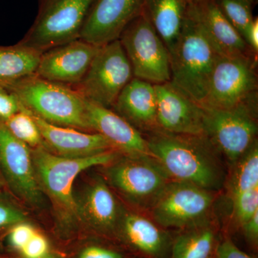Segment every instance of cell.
Here are the masks:
<instances>
[{"instance_id": "2e32d148", "label": "cell", "mask_w": 258, "mask_h": 258, "mask_svg": "<svg viewBox=\"0 0 258 258\" xmlns=\"http://www.w3.org/2000/svg\"><path fill=\"white\" fill-rule=\"evenodd\" d=\"M114 236L139 258H170L174 235L142 214L120 218Z\"/></svg>"}, {"instance_id": "9c48e42d", "label": "cell", "mask_w": 258, "mask_h": 258, "mask_svg": "<svg viewBox=\"0 0 258 258\" xmlns=\"http://www.w3.org/2000/svg\"><path fill=\"white\" fill-rule=\"evenodd\" d=\"M133 78L132 66L117 40L99 47L82 81L73 88L87 101L111 109Z\"/></svg>"}, {"instance_id": "f546056e", "label": "cell", "mask_w": 258, "mask_h": 258, "mask_svg": "<svg viewBox=\"0 0 258 258\" xmlns=\"http://www.w3.org/2000/svg\"><path fill=\"white\" fill-rule=\"evenodd\" d=\"M78 258H128L126 253L119 249L101 244H89L83 247Z\"/></svg>"}, {"instance_id": "5bb4252c", "label": "cell", "mask_w": 258, "mask_h": 258, "mask_svg": "<svg viewBox=\"0 0 258 258\" xmlns=\"http://www.w3.org/2000/svg\"><path fill=\"white\" fill-rule=\"evenodd\" d=\"M154 86L159 130L171 134L205 136V113L201 105L170 81Z\"/></svg>"}, {"instance_id": "74e56055", "label": "cell", "mask_w": 258, "mask_h": 258, "mask_svg": "<svg viewBox=\"0 0 258 258\" xmlns=\"http://www.w3.org/2000/svg\"><path fill=\"white\" fill-rule=\"evenodd\" d=\"M186 3H188V5L193 4V3H196V2L199 1V0H186Z\"/></svg>"}, {"instance_id": "8992f818", "label": "cell", "mask_w": 258, "mask_h": 258, "mask_svg": "<svg viewBox=\"0 0 258 258\" xmlns=\"http://www.w3.org/2000/svg\"><path fill=\"white\" fill-rule=\"evenodd\" d=\"M94 0H38L35 21L21 42L44 52L80 38Z\"/></svg>"}, {"instance_id": "3957f363", "label": "cell", "mask_w": 258, "mask_h": 258, "mask_svg": "<svg viewBox=\"0 0 258 258\" xmlns=\"http://www.w3.org/2000/svg\"><path fill=\"white\" fill-rule=\"evenodd\" d=\"M218 56L198 24L186 13L179 41L170 54V82L203 104Z\"/></svg>"}, {"instance_id": "1f68e13d", "label": "cell", "mask_w": 258, "mask_h": 258, "mask_svg": "<svg viewBox=\"0 0 258 258\" xmlns=\"http://www.w3.org/2000/svg\"><path fill=\"white\" fill-rule=\"evenodd\" d=\"M25 258H39L49 252V244L43 235L36 232L20 251Z\"/></svg>"}, {"instance_id": "ba28073f", "label": "cell", "mask_w": 258, "mask_h": 258, "mask_svg": "<svg viewBox=\"0 0 258 258\" xmlns=\"http://www.w3.org/2000/svg\"><path fill=\"white\" fill-rule=\"evenodd\" d=\"M118 40L134 78L154 85L171 81L169 50L144 12L129 23Z\"/></svg>"}, {"instance_id": "f1b7e54d", "label": "cell", "mask_w": 258, "mask_h": 258, "mask_svg": "<svg viewBox=\"0 0 258 258\" xmlns=\"http://www.w3.org/2000/svg\"><path fill=\"white\" fill-rule=\"evenodd\" d=\"M21 109L18 97L8 88L0 86V121H6Z\"/></svg>"}, {"instance_id": "cb8c5ba5", "label": "cell", "mask_w": 258, "mask_h": 258, "mask_svg": "<svg viewBox=\"0 0 258 258\" xmlns=\"http://www.w3.org/2000/svg\"><path fill=\"white\" fill-rule=\"evenodd\" d=\"M43 52L21 42L0 46V86H7L36 74Z\"/></svg>"}, {"instance_id": "8d00e7d4", "label": "cell", "mask_w": 258, "mask_h": 258, "mask_svg": "<svg viewBox=\"0 0 258 258\" xmlns=\"http://www.w3.org/2000/svg\"><path fill=\"white\" fill-rule=\"evenodd\" d=\"M39 258H61L60 256L58 255V254H55V253H50V252H48V253L45 254V255L42 256V257H40Z\"/></svg>"}, {"instance_id": "6da1fadb", "label": "cell", "mask_w": 258, "mask_h": 258, "mask_svg": "<svg viewBox=\"0 0 258 258\" xmlns=\"http://www.w3.org/2000/svg\"><path fill=\"white\" fill-rule=\"evenodd\" d=\"M145 137L151 154L171 180L191 183L214 192L225 186L227 178L222 156L208 137L161 130Z\"/></svg>"}, {"instance_id": "d4e9b609", "label": "cell", "mask_w": 258, "mask_h": 258, "mask_svg": "<svg viewBox=\"0 0 258 258\" xmlns=\"http://www.w3.org/2000/svg\"><path fill=\"white\" fill-rule=\"evenodd\" d=\"M231 169L225 183L231 200L244 191L258 187L257 139Z\"/></svg>"}, {"instance_id": "ac0fdd59", "label": "cell", "mask_w": 258, "mask_h": 258, "mask_svg": "<svg viewBox=\"0 0 258 258\" xmlns=\"http://www.w3.org/2000/svg\"><path fill=\"white\" fill-rule=\"evenodd\" d=\"M90 130L101 134L113 147L127 155H151L145 136L110 108L86 100Z\"/></svg>"}, {"instance_id": "7a4b0ae2", "label": "cell", "mask_w": 258, "mask_h": 258, "mask_svg": "<svg viewBox=\"0 0 258 258\" xmlns=\"http://www.w3.org/2000/svg\"><path fill=\"white\" fill-rule=\"evenodd\" d=\"M5 88L16 95L22 106L48 123L91 131L86 118V100L74 88L36 74Z\"/></svg>"}, {"instance_id": "f35d334b", "label": "cell", "mask_w": 258, "mask_h": 258, "mask_svg": "<svg viewBox=\"0 0 258 258\" xmlns=\"http://www.w3.org/2000/svg\"><path fill=\"white\" fill-rule=\"evenodd\" d=\"M1 173H0V185L2 184V178H1Z\"/></svg>"}, {"instance_id": "d590c367", "label": "cell", "mask_w": 258, "mask_h": 258, "mask_svg": "<svg viewBox=\"0 0 258 258\" xmlns=\"http://www.w3.org/2000/svg\"><path fill=\"white\" fill-rule=\"evenodd\" d=\"M244 41L247 44L254 55L258 52V18L254 17V20L246 30L243 37Z\"/></svg>"}, {"instance_id": "277c9868", "label": "cell", "mask_w": 258, "mask_h": 258, "mask_svg": "<svg viewBox=\"0 0 258 258\" xmlns=\"http://www.w3.org/2000/svg\"><path fill=\"white\" fill-rule=\"evenodd\" d=\"M38 183L48 194L64 220L76 221L81 210L74 196V183L80 173L96 166H106L120 152L111 150L91 157L67 158L52 154L43 147L31 151Z\"/></svg>"}, {"instance_id": "484cf974", "label": "cell", "mask_w": 258, "mask_h": 258, "mask_svg": "<svg viewBox=\"0 0 258 258\" xmlns=\"http://www.w3.org/2000/svg\"><path fill=\"white\" fill-rule=\"evenodd\" d=\"M3 123L15 138L28 147L34 149L39 147L46 149L40 130L31 113L22 105L20 111Z\"/></svg>"}, {"instance_id": "ffe728a7", "label": "cell", "mask_w": 258, "mask_h": 258, "mask_svg": "<svg viewBox=\"0 0 258 258\" xmlns=\"http://www.w3.org/2000/svg\"><path fill=\"white\" fill-rule=\"evenodd\" d=\"M157 106L155 86L133 78L120 93L112 108L145 136L159 130Z\"/></svg>"}, {"instance_id": "30bf717a", "label": "cell", "mask_w": 258, "mask_h": 258, "mask_svg": "<svg viewBox=\"0 0 258 258\" xmlns=\"http://www.w3.org/2000/svg\"><path fill=\"white\" fill-rule=\"evenodd\" d=\"M257 56H218L202 106L228 109L257 98Z\"/></svg>"}, {"instance_id": "83f0119b", "label": "cell", "mask_w": 258, "mask_h": 258, "mask_svg": "<svg viewBox=\"0 0 258 258\" xmlns=\"http://www.w3.org/2000/svg\"><path fill=\"white\" fill-rule=\"evenodd\" d=\"M231 202L234 222L237 227L241 228L258 212V187L240 194Z\"/></svg>"}, {"instance_id": "8fae6325", "label": "cell", "mask_w": 258, "mask_h": 258, "mask_svg": "<svg viewBox=\"0 0 258 258\" xmlns=\"http://www.w3.org/2000/svg\"><path fill=\"white\" fill-rule=\"evenodd\" d=\"M215 193L198 185L171 180L149 212L166 230H182L210 218Z\"/></svg>"}, {"instance_id": "d6a6232c", "label": "cell", "mask_w": 258, "mask_h": 258, "mask_svg": "<svg viewBox=\"0 0 258 258\" xmlns=\"http://www.w3.org/2000/svg\"><path fill=\"white\" fill-rule=\"evenodd\" d=\"M215 258H254L239 248L230 237L220 238L215 250Z\"/></svg>"}, {"instance_id": "4fadbf2b", "label": "cell", "mask_w": 258, "mask_h": 258, "mask_svg": "<svg viewBox=\"0 0 258 258\" xmlns=\"http://www.w3.org/2000/svg\"><path fill=\"white\" fill-rule=\"evenodd\" d=\"M0 173L20 198L32 204L40 201L32 152L28 145L15 138L0 121Z\"/></svg>"}, {"instance_id": "5b68a950", "label": "cell", "mask_w": 258, "mask_h": 258, "mask_svg": "<svg viewBox=\"0 0 258 258\" xmlns=\"http://www.w3.org/2000/svg\"><path fill=\"white\" fill-rule=\"evenodd\" d=\"M257 100L228 109L203 107L205 136L230 168L257 139Z\"/></svg>"}, {"instance_id": "7c38bea8", "label": "cell", "mask_w": 258, "mask_h": 258, "mask_svg": "<svg viewBox=\"0 0 258 258\" xmlns=\"http://www.w3.org/2000/svg\"><path fill=\"white\" fill-rule=\"evenodd\" d=\"M145 0H94L80 38L102 47L118 40L125 28L144 12Z\"/></svg>"}, {"instance_id": "836d02e7", "label": "cell", "mask_w": 258, "mask_h": 258, "mask_svg": "<svg viewBox=\"0 0 258 258\" xmlns=\"http://www.w3.org/2000/svg\"><path fill=\"white\" fill-rule=\"evenodd\" d=\"M23 212L9 204L0 202V229L25 221Z\"/></svg>"}, {"instance_id": "e0dca14e", "label": "cell", "mask_w": 258, "mask_h": 258, "mask_svg": "<svg viewBox=\"0 0 258 258\" xmlns=\"http://www.w3.org/2000/svg\"><path fill=\"white\" fill-rule=\"evenodd\" d=\"M187 14L198 24L219 55H254L215 0H199L188 5Z\"/></svg>"}, {"instance_id": "44dd1931", "label": "cell", "mask_w": 258, "mask_h": 258, "mask_svg": "<svg viewBox=\"0 0 258 258\" xmlns=\"http://www.w3.org/2000/svg\"><path fill=\"white\" fill-rule=\"evenodd\" d=\"M83 217L98 233L114 236L120 219L119 207L103 180L96 181L88 190L83 204Z\"/></svg>"}, {"instance_id": "603a6c76", "label": "cell", "mask_w": 258, "mask_h": 258, "mask_svg": "<svg viewBox=\"0 0 258 258\" xmlns=\"http://www.w3.org/2000/svg\"><path fill=\"white\" fill-rule=\"evenodd\" d=\"M220 238L217 224L209 218L174 235L170 258H215Z\"/></svg>"}, {"instance_id": "52a82bcc", "label": "cell", "mask_w": 258, "mask_h": 258, "mask_svg": "<svg viewBox=\"0 0 258 258\" xmlns=\"http://www.w3.org/2000/svg\"><path fill=\"white\" fill-rule=\"evenodd\" d=\"M113 160L106 176L112 186L140 210L149 212L171 178L161 163L151 155H127Z\"/></svg>"}, {"instance_id": "9a60e30c", "label": "cell", "mask_w": 258, "mask_h": 258, "mask_svg": "<svg viewBox=\"0 0 258 258\" xmlns=\"http://www.w3.org/2000/svg\"><path fill=\"white\" fill-rule=\"evenodd\" d=\"M99 47L78 39L45 51L36 75L52 82L76 87L86 76Z\"/></svg>"}, {"instance_id": "7402d4cb", "label": "cell", "mask_w": 258, "mask_h": 258, "mask_svg": "<svg viewBox=\"0 0 258 258\" xmlns=\"http://www.w3.org/2000/svg\"><path fill=\"white\" fill-rule=\"evenodd\" d=\"M186 0H145L144 13L169 50L179 41L187 13Z\"/></svg>"}, {"instance_id": "4316f807", "label": "cell", "mask_w": 258, "mask_h": 258, "mask_svg": "<svg viewBox=\"0 0 258 258\" xmlns=\"http://www.w3.org/2000/svg\"><path fill=\"white\" fill-rule=\"evenodd\" d=\"M215 1L226 18L243 37L246 30L254 20L253 10L257 5V0Z\"/></svg>"}, {"instance_id": "4dcf8cb0", "label": "cell", "mask_w": 258, "mask_h": 258, "mask_svg": "<svg viewBox=\"0 0 258 258\" xmlns=\"http://www.w3.org/2000/svg\"><path fill=\"white\" fill-rule=\"evenodd\" d=\"M36 233V231L29 224L20 222L13 225L9 234V242L13 248L21 251Z\"/></svg>"}, {"instance_id": "d6986e66", "label": "cell", "mask_w": 258, "mask_h": 258, "mask_svg": "<svg viewBox=\"0 0 258 258\" xmlns=\"http://www.w3.org/2000/svg\"><path fill=\"white\" fill-rule=\"evenodd\" d=\"M30 113L40 130L45 148H51L57 155L83 158L116 150L101 134L85 133L71 127L52 124Z\"/></svg>"}, {"instance_id": "e575fe53", "label": "cell", "mask_w": 258, "mask_h": 258, "mask_svg": "<svg viewBox=\"0 0 258 258\" xmlns=\"http://www.w3.org/2000/svg\"><path fill=\"white\" fill-rule=\"evenodd\" d=\"M247 243L254 249L258 246V212L241 227Z\"/></svg>"}]
</instances>
